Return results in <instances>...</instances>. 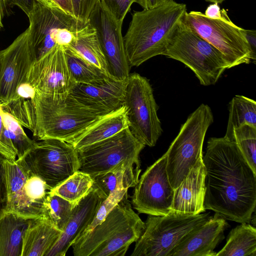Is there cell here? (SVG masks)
<instances>
[{
  "instance_id": "836d02e7",
  "label": "cell",
  "mask_w": 256,
  "mask_h": 256,
  "mask_svg": "<svg viewBox=\"0 0 256 256\" xmlns=\"http://www.w3.org/2000/svg\"><path fill=\"white\" fill-rule=\"evenodd\" d=\"M128 190L125 189L115 190L104 200L100 204L91 222L86 226L77 238L90 232L96 226L102 222L110 212L119 202L124 196L128 194Z\"/></svg>"
},
{
  "instance_id": "b9f144b4",
  "label": "cell",
  "mask_w": 256,
  "mask_h": 256,
  "mask_svg": "<svg viewBox=\"0 0 256 256\" xmlns=\"http://www.w3.org/2000/svg\"><path fill=\"white\" fill-rule=\"evenodd\" d=\"M247 41L250 47L253 54L256 56V30L244 29Z\"/></svg>"
},
{
  "instance_id": "7bdbcfd3",
  "label": "cell",
  "mask_w": 256,
  "mask_h": 256,
  "mask_svg": "<svg viewBox=\"0 0 256 256\" xmlns=\"http://www.w3.org/2000/svg\"><path fill=\"white\" fill-rule=\"evenodd\" d=\"M61 9L74 17L70 0H52Z\"/></svg>"
},
{
  "instance_id": "bcb514c9",
  "label": "cell",
  "mask_w": 256,
  "mask_h": 256,
  "mask_svg": "<svg viewBox=\"0 0 256 256\" xmlns=\"http://www.w3.org/2000/svg\"><path fill=\"white\" fill-rule=\"evenodd\" d=\"M42 2L49 4H56L52 0H40ZM57 5V4H56Z\"/></svg>"
},
{
  "instance_id": "d590c367",
  "label": "cell",
  "mask_w": 256,
  "mask_h": 256,
  "mask_svg": "<svg viewBox=\"0 0 256 256\" xmlns=\"http://www.w3.org/2000/svg\"><path fill=\"white\" fill-rule=\"evenodd\" d=\"M74 17L83 24L90 16L99 0H70Z\"/></svg>"
},
{
  "instance_id": "9a60e30c",
  "label": "cell",
  "mask_w": 256,
  "mask_h": 256,
  "mask_svg": "<svg viewBox=\"0 0 256 256\" xmlns=\"http://www.w3.org/2000/svg\"><path fill=\"white\" fill-rule=\"evenodd\" d=\"M88 22L95 29L104 56L108 75L117 80H126L130 74L122 33V23L116 21L98 2Z\"/></svg>"
},
{
  "instance_id": "603a6c76",
  "label": "cell",
  "mask_w": 256,
  "mask_h": 256,
  "mask_svg": "<svg viewBox=\"0 0 256 256\" xmlns=\"http://www.w3.org/2000/svg\"><path fill=\"white\" fill-rule=\"evenodd\" d=\"M140 172V163L124 161L109 171L92 177L93 187L106 199L115 190L134 187Z\"/></svg>"
},
{
  "instance_id": "4dcf8cb0",
  "label": "cell",
  "mask_w": 256,
  "mask_h": 256,
  "mask_svg": "<svg viewBox=\"0 0 256 256\" xmlns=\"http://www.w3.org/2000/svg\"><path fill=\"white\" fill-rule=\"evenodd\" d=\"M74 208L67 200L48 192L44 202L42 218L62 232Z\"/></svg>"
},
{
  "instance_id": "52a82bcc",
  "label": "cell",
  "mask_w": 256,
  "mask_h": 256,
  "mask_svg": "<svg viewBox=\"0 0 256 256\" xmlns=\"http://www.w3.org/2000/svg\"><path fill=\"white\" fill-rule=\"evenodd\" d=\"M211 216L209 212L189 214L172 212L163 216L148 215L130 256H170L186 236Z\"/></svg>"
},
{
  "instance_id": "f35d334b",
  "label": "cell",
  "mask_w": 256,
  "mask_h": 256,
  "mask_svg": "<svg viewBox=\"0 0 256 256\" xmlns=\"http://www.w3.org/2000/svg\"><path fill=\"white\" fill-rule=\"evenodd\" d=\"M38 0H9L12 5L18 6L28 16L32 12L35 4ZM8 1V0H7Z\"/></svg>"
},
{
  "instance_id": "4fadbf2b",
  "label": "cell",
  "mask_w": 256,
  "mask_h": 256,
  "mask_svg": "<svg viewBox=\"0 0 256 256\" xmlns=\"http://www.w3.org/2000/svg\"><path fill=\"white\" fill-rule=\"evenodd\" d=\"M134 187L132 203L138 213L163 216L170 212L174 190L167 173L166 153L146 168Z\"/></svg>"
},
{
  "instance_id": "e0dca14e",
  "label": "cell",
  "mask_w": 256,
  "mask_h": 256,
  "mask_svg": "<svg viewBox=\"0 0 256 256\" xmlns=\"http://www.w3.org/2000/svg\"><path fill=\"white\" fill-rule=\"evenodd\" d=\"M28 28L6 48L0 51V106L14 98L16 90L25 82L34 62Z\"/></svg>"
},
{
  "instance_id": "2e32d148",
  "label": "cell",
  "mask_w": 256,
  "mask_h": 256,
  "mask_svg": "<svg viewBox=\"0 0 256 256\" xmlns=\"http://www.w3.org/2000/svg\"><path fill=\"white\" fill-rule=\"evenodd\" d=\"M25 82L39 94H70L76 83L70 74L64 47L56 45L44 56L34 60Z\"/></svg>"
},
{
  "instance_id": "d6986e66",
  "label": "cell",
  "mask_w": 256,
  "mask_h": 256,
  "mask_svg": "<svg viewBox=\"0 0 256 256\" xmlns=\"http://www.w3.org/2000/svg\"><path fill=\"white\" fill-rule=\"evenodd\" d=\"M229 226L225 218L215 213L186 236L170 256H216L214 250L224 239Z\"/></svg>"
},
{
  "instance_id": "8fae6325",
  "label": "cell",
  "mask_w": 256,
  "mask_h": 256,
  "mask_svg": "<svg viewBox=\"0 0 256 256\" xmlns=\"http://www.w3.org/2000/svg\"><path fill=\"white\" fill-rule=\"evenodd\" d=\"M144 147L128 128L110 138L77 150L79 170L94 177L124 161L140 163V154Z\"/></svg>"
},
{
  "instance_id": "f1b7e54d",
  "label": "cell",
  "mask_w": 256,
  "mask_h": 256,
  "mask_svg": "<svg viewBox=\"0 0 256 256\" xmlns=\"http://www.w3.org/2000/svg\"><path fill=\"white\" fill-rule=\"evenodd\" d=\"M94 182L92 176L78 170L49 192L60 196L75 206L92 190Z\"/></svg>"
},
{
  "instance_id": "ba28073f",
  "label": "cell",
  "mask_w": 256,
  "mask_h": 256,
  "mask_svg": "<svg viewBox=\"0 0 256 256\" xmlns=\"http://www.w3.org/2000/svg\"><path fill=\"white\" fill-rule=\"evenodd\" d=\"M182 20L222 53L230 68L255 61L244 29L230 20L224 8L217 19L210 18L200 12L190 11L186 12Z\"/></svg>"
},
{
  "instance_id": "3957f363",
  "label": "cell",
  "mask_w": 256,
  "mask_h": 256,
  "mask_svg": "<svg viewBox=\"0 0 256 256\" xmlns=\"http://www.w3.org/2000/svg\"><path fill=\"white\" fill-rule=\"evenodd\" d=\"M186 12L184 4L174 0L158 6L134 12L124 43L130 66L162 55Z\"/></svg>"
},
{
  "instance_id": "5bb4252c",
  "label": "cell",
  "mask_w": 256,
  "mask_h": 256,
  "mask_svg": "<svg viewBox=\"0 0 256 256\" xmlns=\"http://www.w3.org/2000/svg\"><path fill=\"white\" fill-rule=\"evenodd\" d=\"M28 18L29 38L34 60L56 46L54 38L58 30L66 28L76 30L86 24L77 20L58 5L47 4L40 0L35 4Z\"/></svg>"
},
{
  "instance_id": "8992f818",
  "label": "cell",
  "mask_w": 256,
  "mask_h": 256,
  "mask_svg": "<svg viewBox=\"0 0 256 256\" xmlns=\"http://www.w3.org/2000/svg\"><path fill=\"white\" fill-rule=\"evenodd\" d=\"M214 122L212 110L201 104L189 115L166 152V170L174 190L178 187L202 155L206 132Z\"/></svg>"
},
{
  "instance_id": "277c9868",
  "label": "cell",
  "mask_w": 256,
  "mask_h": 256,
  "mask_svg": "<svg viewBox=\"0 0 256 256\" xmlns=\"http://www.w3.org/2000/svg\"><path fill=\"white\" fill-rule=\"evenodd\" d=\"M145 228L134 210L128 194L116 205L104 220L72 243L74 256H124Z\"/></svg>"
},
{
  "instance_id": "7a4b0ae2",
  "label": "cell",
  "mask_w": 256,
  "mask_h": 256,
  "mask_svg": "<svg viewBox=\"0 0 256 256\" xmlns=\"http://www.w3.org/2000/svg\"><path fill=\"white\" fill-rule=\"evenodd\" d=\"M2 109L14 116L38 140L58 139L71 143L101 116L70 93L12 100Z\"/></svg>"
},
{
  "instance_id": "484cf974",
  "label": "cell",
  "mask_w": 256,
  "mask_h": 256,
  "mask_svg": "<svg viewBox=\"0 0 256 256\" xmlns=\"http://www.w3.org/2000/svg\"><path fill=\"white\" fill-rule=\"evenodd\" d=\"M93 66L109 76L106 60L95 29L88 22L75 32V38L68 46Z\"/></svg>"
},
{
  "instance_id": "e575fe53",
  "label": "cell",
  "mask_w": 256,
  "mask_h": 256,
  "mask_svg": "<svg viewBox=\"0 0 256 256\" xmlns=\"http://www.w3.org/2000/svg\"><path fill=\"white\" fill-rule=\"evenodd\" d=\"M138 0H99L102 7L118 22H123L134 2Z\"/></svg>"
},
{
  "instance_id": "44dd1931",
  "label": "cell",
  "mask_w": 256,
  "mask_h": 256,
  "mask_svg": "<svg viewBox=\"0 0 256 256\" xmlns=\"http://www.w3.org/2000/svg\"><path fill=\"white\" fill-rule=\"evenodd\" d=\"M205 177L206 168L202 157L174 190L170 212L189 214L205 212Z\"/></svg>"
},
{
  "instance_id": "ab89813d",
  "label": "cell",
  "mask_w": 256,
  "mask_h": 256,
  "mask_svg": "<svg viewBox=\"0 0 256 256\" xmlns=\"http://www.w3.org/2000/svg\"><path fill=\"white\" fill-rule=\"evenodd\" d=\"M204 14L210 18L217 19L221 16V9L218 4L212 3L207 7Z\"/></svg>"
},
{
  "instance_id": "7402d4cb",
  "label": "cell",
  "mask_w": 256,
  "mask_h": 256,
  "mask_svg": "<svg viewBox=\"0 0 256 256\" xmlns=\"http://www.w3.org/2000/svg\"><path fill=\"white\" fill-rule=\"evenodd\" d=\"M128 128L126 108L101 116L70 143L76 150L110 138Z\"/></svg>"
},
{
  "instance_id": "ac0fdd59",
  "label": "cell",
  "mask_w": 256,
  "mask_h": 256,
  "mask_svg": "<svg viewBox=\"0 0 256 256\" xmlns=\"http://www.w3.org/2000/svg\"><path fill=\"white\" fill-rule=\"evenodd\" d=\"M128 79L106 77L92 84H76L70 94L81 104L100 116L124 106Z\"/></svg>"
},
{
  "instance_id": "5b68a950",
  "label": "cell",
  "mask_w": 256,
  "mask_h": 256,
  "mask_svg": "<svg viewBox=\"0 0 256 256\" xmlns=\"http://www.w3.org/2000/svg\"><path fill=\"white\" fill-rule=\"evenodd\" d=\"M162 55L185 64L204 86L214 84L224 70L230 68L222 53L200 36L182 19Z\"/></svg>"
},
{
  "instance_id": "83f0119b",
  "label": "cell",
  "mask_w": 256,
  "mask_h": 256,
  "mask_svg": "<svg viewBox=\"0 0 256 256\" xmlns=\"http://www.w3.org/2000/svg\"><path fill=\"white\" fill-rule=\"evenodd\" d=\"M244 124L256 128V102L236 95L229 104V116L224 138L234 142V130Z\"/></svg>"
},
{
  "instance_id": "60d3db41",
  "label": "cell",
  "mask_w": 256,
  "mask_h": 256,
  "mask_svg": "<svg viewBox=\"0 0 256 256\" xmlns=\"http://www.w3.org/2000/svg\"><path fill=\"white\" fill-rule=\"evenodd\" d=\"M173 0H138V4L144 9L152 8Z\"/></svg>"
},
{
  "instance_id": "4316f807",
  "label": "cell",
  "mask_w": 256,
  "mask_h": 256,
  "mask_svg": "<svg viewBox=\"0 0 256 256\" xmlns=\"http://www.w3.org/2000/svg\"><path fill=\"white\" fill-rule=\"evenodd\" d=\"M216 256H256V228L242 223L232 229L225 246Z\"/></svg>"
},
{
  "instance_id": "1f68e13d",
  "label": "cell",
  "mask_w": 256,
  "mask_h": 256,
  "mask_svg": "<svg viewBox=\"0 0 256 256\" xmlns=\"http://www.w3.org/2000/svg\"><path fill=\"white\" fill-rule=\"evenodd\" d=\"M0 114L4 128L16 152L17 159H22L36 146V142L28 138L20 122L0 106Z\"/></svg>"
},
{
  "instance_id": "cb8c5ba5",
  "label": "cell",
  "mask_w": 256,
  "mask_h": 256,
  "mask_svg": "<svg viewBox=\"0 0 256 256\" xmlns=\"http://www.w3.org/2000/svg\"><path fill=\"white\" fill-rule=\"evenodd\" d=\"M62 233L45 219L36 218L24 234L22 256H46Z\"/></svg>"
},
{
  "instance_id": "30bf717a",
  "label": "cell",
  "mask_w": 256,
  "mask_h": 256,
  "mask_svg": "<svg viewBox=\"0 0 256 256\" xmlns=\"http://www.w3.org/2000/svg\"><path fill=\"white\" fill-rule=\"evenodd\" d=\"M40 140L22 160L50 190L79 170L78 152L71 144L62 140Z\"/></svg>"
},
{
  "instance_id": "8d00e7d4",
  "label": "cell",
  "mask_w": 256,
  "mask_h": 256,
  "mask_svg": "<svg viewBox=\"0 0 256 256\" xmlns=\"http://www.w3.org/2000/svg\"><path fill=\"white\" fill-rule=\"evenodd\" d=\"M8 192L6 158L0 154V218L8 212Z\"/></svg>"
},
{
  "instance_id": "7c38bea8",
  "label": "cell",
  "mask_w": 256,
  "mask_h": 256,
  "mask_svg": "<svg viewBox=\"0 0 256 256\" xmlns=\"http://www.w3.org/2000/svg\"><path fill=\"white\" fill-rule=\"evenodd\" d=\"M8 192V212L28 218H42L44 200L49 190L24 161L6 158Z\"/></svg>"
},
{
  "instance_id": "ffe728a7",
  "label": "cell",
  "mask_w": 256,
  "mask_h": 256,
  "mask_svg": "<svg viewBox=\"0 0 256 256\" xmlns=\"http://www.w3.org/2000/svg\"><path fill=\"white\" fill-rule=\"evenodd\" d=\"M104 200L93 187L92 190L74 206L64 230L46 256H66L74 240L91 222Z\"/></svg>"
},
{
  "instance_id": "f546056e",
  "label": "cell",
  "mask_w": 256,
  "mask_h": 256,
  "mask_svg": "<svg viewBox=\"0 0 256 256\" xmlns=\"http://www.w3.org/2000/svg\"><path fill=\"white\" fill-rule=\"evenodd\" d=\"M64 48L70 74L76 84H92L108 76L70 47Z\"/></svg>"
},
{
  "instance_id": "9c48e42d",
  "label": "cell",
  "mask_w": 256,
  "mask_h": 256,
  "mask_svg": "<svg viewBox=\"0 0 256 256\" xmlns=\"http://www.w3.org/2000/svg\"><path fill=\"white\" fill-rule=\"evenodd\" d=\"M124 105L126 108L128 128L134 136L145 146H154L162 129L149 80L137 73L130 74Z\"/></svg>"
},
{
  "instance_id": "74e56055",
  "label": "cell",
  "mask_w": 256,
  "mask_h": 256,
  "mask_svg": "<svg viewBox=\"0 0 256 256\" xmlns=\"http://www.w3.org/2000/svg\"><path fill=\"white\" fill-rule=\"evenodd\" d=\"M0 154L7 160L14 162L17 159L16 152L4 128L0 114Z\"/></svg>"
},
{
  "instance_id": "d6a6232c",
  "label": "cell",
  "mask_w": 256,
  "mask_h": 256,
  "mask_svg": "<svg viewBox=\"0 0 256 256\" xmlns=\"http://www.w3.org/2000/svg\"><path fill=\"white\" fill-rule=\"evenodd\" d=\"M234 142L256 173V128L244 124L234 128Z\"/></svg>"
},
{
  "instance_id": "f6af8a7d",
  "label": "cell",
  "mask_w": 256,
  "mask_h": 256,
  "mask_svg": "<svg viewBox=\"0 0 256 256\" xmlns=\"http://www.w3.org/2000/svg\"><path fill=\"white\" fill-rule=\"evenodd\" d=\"M206 2H210L212 3H217L218 4L222 2L224 0H205Z\"/></svg>"
},
{
  "instance_id": "ee69618b",
  "label": "cell",
  "mask_w": 256,
  "mask_h": 256,
  "mask_svg": "<svg viewBox=\"0 0 256 256\" xmlns=\"http://www.w3.org/2000/svg\"><path fill=\"white\" fill-rule=\"evenodd\" d=\"M7 0H0V28L3 27L2 20L7 13Z\"/></svg>"
},
{
  "instance_id": "6da1fadb",
  "label": "cell",
  "mask_w": 256,
  "mask_h": 256,
  "mask_svg": "<svg viewBox=\"0 0 256 256\" xmlns=\"http://www.w3.org/2000/svg\"><path fill=\"white\" fill-rule=\"evenodd\" d=\"M205 210L226 220L250 223L256 206V173L234 142L210 138L202 156Z\"/></svg>"
},
{
  "instance_id": "d4e9b609",
  "label": "cell",
  "mask_w": 256,
  "mask_h": 256,
  "mask_svg": "<svg viewBox=\"0 0 256 256\" xmlns=\"http://www.w3.org/2000/svg\"><path fill=\"white\" fill-rule=\"evenodd\" d=\"M35 219L10 212L0 218V256H22L24 234Z\"/></svg>"
}]
</instances>
